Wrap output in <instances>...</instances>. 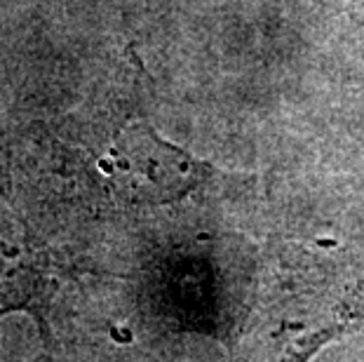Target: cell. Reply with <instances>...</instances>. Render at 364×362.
I'll return each mask as SVG.
<instances>
[{
	"instance_id": "6da1fadb",
	"label": "cell",
	"mask_w": 364,
	"mask_h": 362,
	"mask_svg": "<svg viewBox=\"0 0 364 362\" xmlns=\"http://www.w3.org/2000/svg\"><path fill=\"white\" fill-rule=\"evenodd\" d=\"M99 174L122 203L167 205L191 193L212 174V167L134 118L120 127L99 158Z\"/></svg>"
},
{
	"instance_id": "7a4b0ae2",
	"label": "cell",
	"mask_w": 364,
	"mask_h": 362,
	"mask_svg": "<svg viewBox=\"0 0 364 362\" xmlns=\"http://www.w3.org/2000/svg\"><path fill=\"white\" fill-rule=\"evenodd\" d=\"M50 278L43 252L24 219L0 198V320L28 313L48 336Z\"/></svg>"
}]
</instances>
